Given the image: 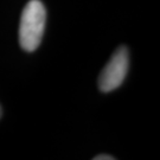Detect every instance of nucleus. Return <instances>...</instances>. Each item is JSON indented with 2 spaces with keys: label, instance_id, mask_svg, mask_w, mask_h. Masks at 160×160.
<instances>
[{
  "label": "nucleus",
  "instance_id": "nucleus-3",
  "mask_svg": "<svg viewBox=\"0 0 160 160\" xmlns=\"http://www.w3.org/2000/svg\"><path fill=\"white\" fill-rule=\"evenodd\" d=\"M114 157H110V155L107 154H101L97 155V157H94V160H114Z\"/></svg>",
  "mask_w": 160,
  "mask_h": 160
},
{
  "label": "nucleus",
  "instance_id": "nucleus-2",
  "mask_svg": "<svg viewBox=\"0 0 160 160\" xmlns=\"http://www.w3.org/2000/svg\"><path fill=\"white\" fill-rule=\"evenodd\" d=\"M129 67V52L127 46L116 49L98 76V88L102 92H110L123 83Z\"/></svg>",
  "mask_w": 160,
  "mask_h": 160
},
{
  "label": "nucleus",
  "instance_id": "nucleus-1",
  "mask_svg": "<svg viewBox=\"0 0 160 160\" xmlns=\"http://www.w3.org/2000/svg\"><path fill=\"white\" fill-rule=\"evenodd\" d=\"M46 23V10L39 0H30L24 7L19 25V43L28 52L39 46Z\"/></svg>",
  "mask_w": 160,
  "mask_h": 160
},
{
  "label": "nucleus",
  "instance_id": "nucleus-4",
  "mask_svg": "<svg viewBox=\"0 0 160 160\" xmlns=\"http://www.w3.org/2000/svg\"><path fill=\"white\" fill-rule=\"evenodd\" d=\"M1 115H2V110H1V107H0V118H1Z\"/></svg>",
  "mask_w": 160,
  "mask_h": 160
}]
</instances>
